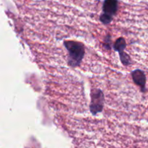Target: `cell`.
<instances>
[{
    "label": "cell",
    "mask_w": 148,
    "mask_h": 148,
    "mask_svg": "<svg viewBox=\"0 0 148 148\" xmlns=\"http://www.w3.org/2000/svg\"><path fill=\"white\" fill-rule=\"evenodd\" d=\"M118 10V0H104L103 5V13L100 17V20L103 24H108L113 20V17Z\"/></svg>",
    "instance_id": "2"
},
{
    "label": "cell",
    "mask_w": 148,
    "mask_h": 148,
    "mask_svg": "<svg viewBox=\"0 0 148 148\" xmlns=\"http://www.w3.org/2000/svg\"><path fill=\"white\" fill-rule=\"evenodd\" d=\"M64 44L69 53V64L72 67L79 66L85 54L83 45L79 42L72 40L64 41Z\"/></svg>",
    "instance_id": "1"
},
{
    "label": "cell",
    "mask_w": 148,
    "mask_h": 148,
    "mask_svg": "<svg viewBox=\"0 0 148 148\" xmlns=\"http://www.w3.org/2000/svg\"><path fill=\"white\" fill-rule=\"evenodd\" d=\"M92 103L90 106V110L94 114L100 112L103 109V96L101 91L96 90L92 92Z\"/></svg>",
    "instance_id": "3"
},
{
    "label": "cell",
    "mask_w": 148,
    "mask_h": 148,
    "mask_svg": "<svg viewBox=\"0 0 148 148\" xmlns=\"http://www.w3.org/2000/svg\"><path fill=\"white\" fill-rule=\"evenodd\" d=\"M133 77V80L135 82L137 85L141 87L142 90L144 91L146 83V78L144 72L143 71L140 70V69H137V70L134 71L132 74Z\"/></svg>",
    "instance_id": "5"
},
{
    "label": "cell",
    "mask_w": 148,
    "mask_h": 148,
    "mask_svg": "<svg viewBox=\"0 0 148 148\" xmlns=\"http://www.w3.org/2000/svg\"><path fill=\"white\" fill-rule=\"evenodd\" d=\"M127 46L126 44L125 40L122 38H120L118 40L116 41L115 44H114V49L117 51L119 52L120 54V58H121V62L124 65H129L131 63V61H130V58L127 53H124V49Z\"/></svg>",
    "instance_id": "4"
}]
</instances>
